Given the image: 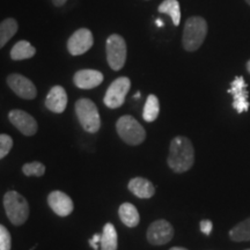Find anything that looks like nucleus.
I'll list each match as a JSON object with an SVG mask.
<instances>
[{
	"instance_id": "nucleus-31",
	"label": "nucleus",
	"mask_w": 250,
	"mask_h": 250,
	"mask_svg": "<svg viewBox=\"0 0 250 250\" xmlns=\"http://www.w3.org/2000/svg\"><path fill=\"white\" fill-rule=\"evenodd\" d=\"M169 250H188L186 248H181V247H174V248H171Z\"/></svg>"
},
{
	"instance_id": "nucleus-7",
	"label": "nucleus",
	"mask_w": 250,
	"mask_h": 250,
	"mask_svg": "<svg viewBox=\"0 0 250 250\" xmlns=\"http://www.w3.org/2000/svg\"><path fill=\"white\" fill-rule=\"evenodd\" d=\"M131 87V81L129 78L121 77L117 78L114 83L109 86L104 95V104L110 109H117L123 104L126 98V94L129 93Z\"/></svg>"
},
{
	"instance_id": "nucleus-24",
	"label": "nucleus",
	"mask_w": 250,
	"mask_h": 250,
	"mask_svg": "<svg viewBox=\"0 0 250 250\" xmlns=\"http://www.w3.org/2000/svg\"><path fill=\"white\" fill-rule=\"evenodd\" d=\"M22 171L26 176H43L45 173V166L39 161H34L24 165Z\"/></svg>"
},
{
	"instance_id": "nucleus-5",
	"label": "nucleus",
	"mask_w": 250,
	"mask_h": 250,
	"mask_svg": "<svg viewBox=\"0 0 250 250\" xmlns=\"http://www.w3.org/2000/svg\"><path fill=\"white\" fill-rule=\"evenodd\" d=\"M117 132L120 137L129 145H140L146 138V131L136 118L126 115L122 116L116 123Z\"/></svg>"
},
{
	"instance_id": "nucleus-29",
	"label": "nucleus",
	"mask_w": 250,
	"mask_h": 250,
	"mask_svg": "<svg viewBox=\"0 0 250 250\" xmlns=\"http://www.w3.org/2000/svg\"><path fill=\"white\" fill-rule=\"evenodd\" d=\"M66 1H67V0H52L54 5L57 6V7H62V6L64 5Z\"/></svg>"
},
{
	"instance_id": "nucleus-6",
	"label": "nucleus",
	"mask_w": 250,
	"mask_h": 250,
	"mask_svg": "<svg viewBox=\"0 0 250 250\" xmlns=\"http://www.w3.org/2000/svg\"><path fill=\"white\" fill-rule=\"evenodd\" d=\"M105 50H107V61L109 66L114 71H120L124 66L126 62V43L123 37L117 34H112L108 37L107 44H105Z\"/></svg>"
},
{
	"instance_id": "nucleus-8",
	"label": "nucleus",
	"mask_w": 250,
	"mask_h": 250,
	"mask_svg": "<svg viewBox=\"0 0 250 250\" xmlns=\"http://www.w3.org/2000/svg\"><path fill=\"white\" fill-rule=\"evenodd\" d=\"M94 39L92 31L87 28H80L74 31L67 41V50L72 56H80L86 54L93 46Z\"/></svg>"
},
{
	"instance_id": "nucleus-35",
	"label": "nucleus",
	"mask_w": 250,
	"mask_h": 250,
	"mask_svg": "<svg viewBox=\"0 0 250 250\" xmlns=\"http://www.w3.org/2000/svg\"><path fill=\"white\" fill-rule=\"evenodd\" d=\"M247 250H250V249H247Z\"/></svg>"
},
{
	"instance_id": "nucleus-28",
	"label": "nucleus",
	"mask_w": 250,
	"mask_h": 250,
	"mask_svg": "<svg viewBox=\"0 0 250 250\" xmlns=\"http://www.w3.org/2000/svg\"><path fill=\"white\" fill-rule=\"evenodd\" d=\"M100 241H101V235H100V234H95V235H94L92 239L89 240V245L92 246V248L94 250H99V245H98V243Z\"/></svg>"
},
{
	"instance_id": "nucleus-23",
	"label": "nucleus",
	"mask_w": 250,
	"mask_h": 250,
	"mask_svg": "<svg viewBox=\"0 0 250 250\" xmlns=\"http://www.w3.org/2000/svg\"><path fill=\"white\" fill-rule=\"evenodd\" d=\"M229 237L235 242L250 241V218L237 224L233 229H230Z\"/></svg>"
},
{
	"instance_id": "nucleus-14",
	"label": "nucleus",
	"mask_w": 250,
	"mask_h": 250,
	"mask_svg": "<svg viewBox=\"0 0 250 250\" xmlns=\"http://www.w3.org/2000/svg\"><path fill=\"white\" fill-rule=\"evenodd\" d=\"M103 74L96 70H80L73 77V83L78 88L92 89L101 85Z\"/></svg>"
},
{
	"instance_id": "nucleus-9",
	"label": "nucleus",
	"mask_w": 250,
	"mask_h": 250,
	"mask_svg": "<svg viewBox=\"0 0 250 250\" xmlns=\"http://www.w3.org/2000/svg\"><path fill=\"white\" fill-rule=\"evenodd\" d=\"M173 236L174 228L167 220H156L147 229V240L153 246L166 245Z\"/></svg>"
},
{
	"instance_id": "nucleus-19",
	"label": "nucleus",
	"mask_w": 250,
	"mask_h": 250,
	"mask_svg": "<svg viewBox=\"0 0 250 250\" xmlns=\"http://www.w3.org/2000/svg\"><path fill=\"white\" fill-rule=\"evenodd\" d=\"M36 49L28 41H19L11 50V58L13 61H23L34 57Z\"/></svg>"
},
{
	"instance_id": "nucleus-15",
	"label": "nucleus",
	"mask_w": 250,
	"mask_h": 250,
	"mask_svg": "<svg viewBox=\"0 0 250 250\" xmlns=\"http://www.w3.org/2000/svg\"><path fill=\"white\" fill-rule=\"evenodd\" d=\"M67 94L62 86H54L48 93L45 99V107L50 111L62 114L66 109Z\"/></svg>"
},
{
	"instance_id": "nucleus-25",
	"label": "nucleus",
	"mask_w": 250,
	"mask_h": 250,
	"mask_svg": "<svg viewBox=\"0 0 250 250\" xmlns=\"http://www.w3.org/2000/svg\"><path fill=\"white\" fill-rule=\"evenodd\" d=\"M13 146V139L8 134H0V160L8 154Z\"/></svg>"
},
{
	"instance_id": "nucleus-4",
	"label": "nucleus",
	"mask_w": 250,
	"mask_h": 250,
	"mask_svg": "<svg viewBox=\"0 0 250 250\" xmlns=\"http://www.w3.org/2000/svg\"><path fill=\"white\" fill-rule=\"evenodd\" d=\"M76 114L80 124L87 132L95 133L101 127V118L98 107L92 100L80 99L76 102Z\"/></svg>"
},
{
	"instance_id": "nucleus-11",
	"label": "nucleus",
	"mask_w": 250,
	"mask_h": 250,
	"mask_svg": "<svg viewBox=\"0 0 250 250\" xmlns=\"http://www.w3.org/2000/svg\"><path fill=\"white\" fill-rule=\"evenodd\" d=\"M228 93L232 94L233 96V108L239 112L247 111L249 109V102H248V90H247V83L243 77L239 76L235 77V79L230 83Z\"/></svg>"
},
{
	"instance_id": "nucleus-33",
	"label": "nucleus",
	"mask_w": 250,
	"mask_h": 250,
	"mask_svg": "<svg viewBox=\"0 0 250 250\" xmlns=\"http://www.w3.org/2000/svg\"><path fill=\"white\" fill-rule=\"evenodd\" d=\"M136 98H137V99L140 98V92H138V93L136 94V95H134V99H136Z\"/></svg>"
},
{
	"instance_id": "nucleus-10",
	"label": "nucleus",
	"mask_w": 250,
	"mask_h": 250,
	"mask_svg": "<svg viewBox=\"0 0 250 250\" xmlns=\"http://www.w3.org/2000/svg\"><path fill=\"white\" fill-rule=\"evenodd\" d=\"M7 83L13 92L24 100H33L36 98L37 89L28 78L21 76V74L13 73L7 77Z\"/></svg>"
},
{
	"instance_id": "nucleus-32",
	"label": "nucleus",
	"mask_w": 250,
	"mask_h": 250,
	"mask_svg": "<svg viewBox=\"0 0 250 250\" xmlns=\"http://www.w3.org/2000/svg\"><path fill=\"white\" fill-rule=\"evenodd\" d=\"M247 70H248V72L250 73V61L247 62Z\"/></svg>"
},
{
	"instance_id": "nucleus-34",
	"label": "nucleus",
	"mask_w": 250,
	"mask_h": 250,
	"mask_svg": "<svg viewBox=\"0 0 250 250\" xmlns=\"http://www.w3.org/2000/svg\"><path fill=\"white\" fill-rule=\"evenodd\" d=\"M246 1H247V2H248V4L250 5V0H246Z\"/></svg>"
},
{
	"instance_id": "nucleus-2",
	"label": "nucleus",
	"mask_w": 250,
	"mask_h": 250,
	"mask_svg": "<svg viewBox=\"0 0 250 250\" xmlns=\"http://www.w3.org/2000/svg\"><path fill=\"white\" fill-rule=\"evenodd\" d=\"M208 34V23L201 17H191L186 21L182 44L187 51H196L201 48Z\"/></svg>"
},
{
	"instance_id": "nucleus-20",
	"label": "nucleus",
	"mask_w": 250,
	"mask_h": 250,
	"mask_svg": "<svg viewBox=\"0 0 250 250\" xmlns=\"http://www.w3.org/2000/svg\"><path fill=\"white\" fill-rule=\"evenodd\" d=\"M18 31V22L13 18L5 19L0 22V49L13 37Z\"/></svg>"
},
{
	"instance_id": "nucleus-18",
	"label": "nucleus",
	"mask_w": 250,
	"mask_h": 250,
	"mask_svg": "<svg viewBox=\"0 0 250 250\" xmlns=\"http://www.w3.org/2000/svg\"><path fill=\"white\" fill-rule=\"evenodd\" d=\"M100 243H101V250H117L118 236L114 225L110 223L104 225Z\"/></svg>"
},
{
	"instance_id": "nucleus-27",
	"label": "nucleus",
	"mask_w": 250,
	"mask_h": 250,
	"mask_svg": "<svg viewBox=\"0 0 250 250\" xmlns=\"http://www.w3.org/2000/svg\"><path fill=\"white\" fill-rule=\"evenodd\" d=\"M199 226H201V230L205 235H210L212 228H213V224H212L211 220H202Z\"/></svg>"
},
{
	"instance_id": "nucleus-16",
	"label": "nucleus",
	"mask_w": 250,
	"mask_h": 250,
	"mask_svg": "<svg viewBox=\"0 0 250 250\" xmlns=\"http://www.w3.org/2000/svg\"><path fill=\"white\" fill-rule=\"evenodd\" d=\"M129 190L138 198H151L155 193V188L151 181L144 177H134L129 182Z\"/></svg>"
},
{
	"instance_id": "nucleus-1",
	"label": "nucleus",
	"mask_w": 250,
	"mask_h": 250,
	"mask_svg": "<svg viewBox=\"0 0 250 250\" xmlns=\"http://www.w3.org/2000/svg\"><path fill=\"white\" fill-rule=\"evenodd\" d=\"M168 165L175 173H186L195 162V149L187 137H175L170 142Z\"/></svg>"
},
{
	"instance_id": "nucleus-26",
	"label": "nucleus",
	"mask_w": 250,
	"mask_h": 250,
	"mask_svg": "<svg viewBox=\"0 0 250 250\" xmlns=\"http://www.w3.org/2000/svg\"><path fill=\"white\" fill-rule=\"evenodd\" d=\"M12 237L8 229L0 225V250H11Z\"/></svg>"
},
{
	"instance_id": "nucleus-21",
	"label": "nucleus",
	"mask_w": 250,
	"mask_h": 250,
	"mask_svg": "<svg viewBox=\"0 0 250 250\" xmlns=\"http://www.w3.org/2000/svg\"><path fill=\"white\" fill-rule=\"evenodd\" d=\"M158 11L160 13L169 15L175 26H179L181 21V7L177 0H164L159 6Z\"/></svg>"
},
{
	"instance_id": "nucleus-30",
	"label": "nucleus",
	"mask_w": 250,
	"mask_h": 250,
	"mask_svg": "<svg viewBox=\"0 0 250 250\" xmlns=\"http://www.w3.org/2000/svg\"><path fill=\"white\" fill-rule=\"evenodd\" d=\"M156 24H158V27H164V22L161 20H159V19H156Z\"/></svg>"
},
{
	"instance_id": "nucleus-13",
	"label": "nucleus",
	"mask_w": 250,
	"mask_h": 250,
	"mask_svg": "<svg viewBox=\"0 0 250 250\" xmlns=\"http://www.w3.org/2000/svg\"><path fill=\"white\" fill-rule=\"evenodd\" d=\"M48 203L51 210L57 215H61V217H67L68 214L72 213L74 208L71 197H68L66 193L58 191V190L50 193L48 197Z\"/></svg>"
},
{
	"instance_id": "nucleus-3",
	"label": "nucleus",
	"mask_w": 250,
	"mask_h": 250,
	"mask_svg": "<svg viewBox=\"0 0 250 250\" xmlns=\"http://www.w3.org/2000/svg\"><path fill=\"white\" fill-rule=\"evenodd\" d=\"M4 206L6 214L12 224L20 226L29 217V205L23 196L17 191H8L4 196Z\"/></svg>"
},
{
	"instance_id": "nucleus-22",
	"label": "nucleus",
	"mask_w": 250,
	"mask_h": 250,
	"mask_svg": "<svg viewBox=\"0 0 250 250\" xmlns=\"http://www.w3.org/2000/svg\"><path fill=\"white\" fill-rule=\"evenodd\" d=\"M160 112V103H159V99L156 98L154 94L148 95L147 100H146L145 107H144L143 111V118L148 123L154 122L159 116Z\"/></svg>"
},
{
	"instance_id": "nucleus-12",
	"label": "nucleus",
	"mask_w": 250,
	"mask_h": 250,
	"mask_svg": "<svg viewBox=\"0 0 250 250\" xmlns=\"http://www.w3.org/2000/svg\"><path fill=\"white\" fill-rule=\"evenodd\" d=\"M8 118L11 123L14 125L17 129L23 133L24 136H33L37 131V123L31 115L23 110H11L8 114Z\"/></svg>"
},
{
	"instance_id": "nucleus-17",
	"label": "nucleus",
	"mask_w": 250,
	"mask_h": 250,
	"mask_svg": "<svg viewBox=\"0 0 250 250\" xmlns=\"http://www.w3.org/2000/svg\"><path fill=\"white\" fill-rule=\"evenodd\" d=\"M118 213H120L122 223L126 225L127 227H136L139 224V212L136 208V206L131 204V203H124V204H122L120 206Z\"/></svg>"
}]
</instances>
